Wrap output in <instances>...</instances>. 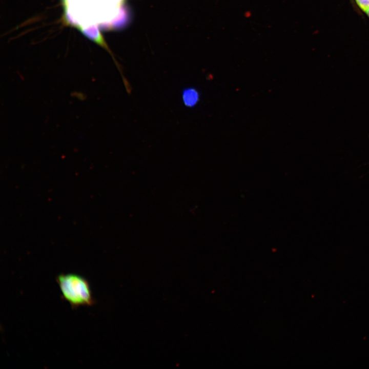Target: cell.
<instances>
[{"instance_id":"cell-1","label":"cell","mask_w":369,"mask_h":369,"mask_svg":"<svg viewBox=\"0 0 369 369\" xmlns=\"http://www.w3.org/2000/svg\"><path fill=\"white\" fill-rule=\"evenodd\" d=\"M63 297L72 306H90L94 298L86 279L74 274L59 275L56 278Z\"/></svg>"},{"instance_id":"cell-2","label":"cell","mask_w":369,"mask_h":369,"mask_svg":"<svg viewBox=\"0 0 369 369\" xmlns=\"http://www.w3.org/2000/svg\"><path fill=\"white\" fill-rule=\"evenodd\" d=\"M200 98V93L196 88L189 87L184 88L181 93V99L184 106L192 108L198 104Z\"/></svg>"},{"instance_id":"cell-3","label":"cell","mask_w":369,"mask_h":369,"mask_svg":"<svg viewBox=\"0 0 369 369\" xmlns=\"http://www.w3.org/2000/svg\"><path fill=\"white\" fill-rule=\"evenodd\" d=\"M360 8L365 11L369 8V0H356Z\"/></svg>"},{"instance_id":"cell-4","label":"cell","mask_w":369,"mask_h":369,"mask_svg":"<svg viewBox=\"0 0 369 369\" xmlns=\"http://www.w3.org/2000/svg\"><path fill=\"white\" fill-rule=\"evenodd\" d=\"M368 16L369 17V8L365 11Z\"/></svg>"}]
</instances>
